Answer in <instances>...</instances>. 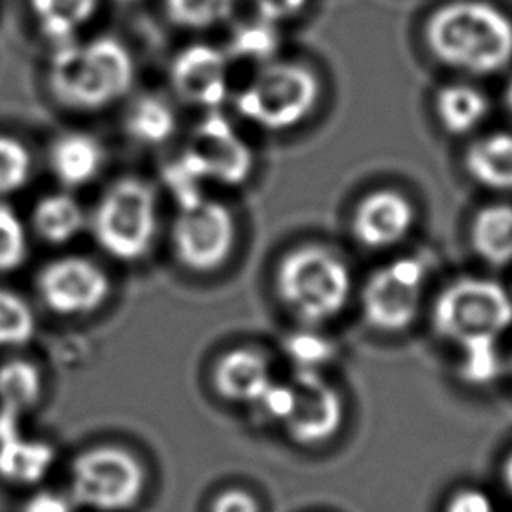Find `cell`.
Returning a JSON list of instances; mask_svg holds the SVG:
<instances>
[{
	"instance_id": "cell-2",
	"label": "cell",
	"mask_w": 512,
	"mask_h": 512,
	"mask_svg": "<svg viewBox=\"0 0 512 512\" xmlns=\"http://www.w3.org/2000/svg\"><path fill=\"white\" fill-rule=\"evenodd\" d=\"M424 36L446 66L470 74H492L512 62V18L482 0H456L436 8Z\"/></svg>"
},
{
	"instance_id": "cell-16",
	"label": "cell",
	"mask_w": 512,
	"mask_h": 512,
	"mask_svg": "<svg viewBox=\"0 0 512 512\" xmlns=\"http://www.w3.org/2000/svg\"><path fill=\"white\" fill-rule=\"evenodd\" d=\"M214 384L220 396L230 402L256 404L272 384L270 368L260 352L238 348L222 356L214 372Z\"/></svg>"
},
{
	"instance_id": "cell-11",
	"label": "cell",
	"mask_w": 512,
	"mask_h": 512,
	"mask_svg": "<svg viewBox=\"0 0 512 512\" xmlns=\"http://www.w3.org/2000/svg\"><path fill=\"white\" fill-rule=\"evenodd\" d=\"M38 290L48 308L58 314L96 310L110 290L106 272L92 260L66 256L50 262L38 276Z\"/></svg>"
},
{
	"instance_id": "cell-37",
	"label": "cell",
	"mask_w": 512,
	"mask_h": 512,
	"mask_svg": "<svg viewBox=\"0 0 512 512\" xmlns=\"http://www.w3.org/2000/svg\"><path fill=\"white\" fill-rule=\"evenodd\" d=\"M502 478H504V484H506V488L512 492V452H510V456H508V458H506V462H504Z\"/></svg>"
},
{
	"instance_id": "cell-3",
	"label": "cell",
	"mask_w": 512,
	"mask_h": 512,
	"mask_svg": "<svg viewBox=\"0 0 512 512\" xmlns=\"http://www.w3.org/2000/svg\"><path fill=\"white\" fill-rule=\"evenodd\" d=\"M134 76L132 52L112 36L54 46L48 64L52 94L76 110L110 106L132 88Z\"/></svg>"
},
{
	"instance_id": "cell-26",
	"label": "cell",
	"mask_w": 512,
	"mask_h": 512,
	"mask_svg": "<svg viewBox=\"0 0 512 512\" xmlns=\"http://www.w3.org/2000/svg\"><path fill=\"white\" fill-rule=\"evenodd\" d=\"M234 10V0H164V12L176 26L202 30L224 22Z\"/></svg>"
},
{
	"instance_id": "cell-35",
	"label": "cell",
	"mask_w": 512,
	"mask_h": 512,
	"mask_svg": "<svg viewBox=\"0 0 512 512\" xmlns=\"http://www.w3.org/2000/svg\"><path fill=\"white\" fill-rule=\"evenodd\" d=\"M76 504L72 498H66L56 492H38L24 504L22 512H74Z\"/></svg>"
},
{
	"instance_id": "cell-13",
	"label": "cell",
	"mask_w": 512,
	"mask_h": 512,
	"mask_svg": "<svg viewBox=\"0 0 512 512\" xmlns=\"http://www.w3.org/2000/svg\"><path fill=\"white\" fill-rule=\"evenodd\" d=\"M170 80L182 100L214 110L230 92L228 56L210 44H190L172 60Z\"/></svg>"
},
{
	"instance_id": "cell-36",
	"label": "cell",
	"mask_w": 512,
	"mask_h": 512,
	"mask_svg": "<svg viewBox=\"0 0 512 512\" xmlns=\"http://www.w3.org/2000/svg\"><path fill=\"white\" fill-rule=\"evenodd\" d=\"M210 512H260V508L248 492L226 490L214 500Z\"/></svg>"
},
{
	"instance_id": "cell-1",
	"label": "cell",
	"mask_w": 512,
	"mask_h": 512,
	"mask_svg": "<svg viewBox=\"0 0 512 512\" xmlns=\"http://www.w3.org/2000/svg\"><path fill=\"white\" fill-rule=\"evenodd\" d=\"M436 332L464 350L462 376L486 382L496 376V338L512 324V298L502 284L488 278H460L434 302Z\"/></svg>"
},
{
	"instance_id": "cell-12",
	"label": "cell",
	"mask_w": 512,
	"mask_h": 512,
	"mask_svg": "<svg viewBox=\"0 0 512 512\" xmlns=\"http://www.w3.org/2000/svg\"><path fill=\"white\" fill-rule=\"evenodd\" d=\"M186 152L206 180L226 186L242 184L252 172V150L224 114L210 112L194 130Z\"/></svg>"
},
{
	"instance_id": "cell-4",
	"label": "cell",
	"mask_w": 512,
	"mask_h": 512,
	"mask_svg": "<svg viewBox=\"0 0 512 512\" xmlns=\"http://www.w3.org/2000/svg\"><path fill=\"white\" fill-rule=\"evenodd\" d=\"M276 286L282 302L304 322L320 324L342 312L350 296V272L328 248L306 244L284 256Z\"/></svg>"
},
{
	"instance_id": "cell-9",
	"label": "cell",
	"mask_w": 512,
	"mask_h": 512,
	"mask_svg": "<svg viewBox=\"0 0 512 512\" xmlns=\"http://www.w3.org/2000/svg\"><path fill=\"white\" fill-rule=\"evenodd\" d=\"M234 220L226 206L214 200H200L180 208L174 224V248L184 266L208 272L218 268L234 246Z\"/></svg>"
},
{
	"instance_id": "cell-27",
	"label": "cell",
	"mask_w": 512,
	"mask_h": 512,
	"mask_svg": "<svg viewBox=\"0 0 512 512\" xmlns=\"http://www.w3.org/2000/svg\"><path fill=\"white\" fill-rule=\"evenodd\" d=\"M34 330L36 318L28 302L16 292L0 288V348L28 342Z\"/></svg>"
},
{
	"instance_id": "cell-31",
	"label": "cell",
	"mask_w": 512,
	"mask_h": 512,
	"mask_svg": "<svg viewBox=\"0 0 512 512\" xmlns=\"http://www.w3.org/2000/svg\"><path fill=\"white\" fill-rule=\"evenodd\" d=\"M284 348L298 370H316L318 364L332 356V344L312 332H296L286 342Z\"/></svg>"
},
{
	"instance_id": "cell-33",
	"label": "cell",
	"mask_w": 512,
	"mask_h": 512,
	"mask_svg": "<svg viewBox=\"0 0 512 512\" xmlns=\"http://www.w3.org/2000/svg\"><path fill=\"white\" fill-rule=\"evenodd\" d=\"M252 2L258 10V18L268 20L272 24H278L282 20L296 16L306 6V0H252Z\"/></svg>"
},
{
	"instance_id": "cell-6",
	"label": "cell",
	"mask_w": 512,
	"mask_h": 512,
	"mask_svg": "<svg viewBox=\"0 0 512 512\" xmlns=\"http://www.w3.org/2000/svg\"><path fill=\"white\" fill-rule=\"evenodd\" d=\"M92 230L110 256L126 262L142 258L156 234V198L150 186L136 178L112 184L94 210Z\"/></svg>"
},
{
	"instance_id": "cell-25",
	"label": "cell",
	"mask_w": 512,
	"mask_h": 512,
	"mask_svg": "<svg viewBox=\"0 0 512 512\" xmlns=\"http://www.w3.org/2000/svg\"><path fill=\"white\" fill-rule=\"evenodd\" d=\"M278 48H280V32L276 24L256 18V20L242 22L234 28L228 42L226 56L268 64L274 60Z\"/></svg>"
},
{
	"instance_id": "cell-24",
	"label": "cell",
	"mask_w": 512,
	"mask_h": 512,
	"mask_svg": "<svg viewBox=\"0 0 512 512\" xmlns=\"http://www.w3.org/2000/svg\"><path fill=\"white\" fill-rule=\"evenodd\" d=\"M42 394L40 372L26 360H10L0 366V408L24 414Z\"/></svg>"
},
{
	"instance_id": "cell-38",
	"label": "cell",
	"mask_w": 512,
	"mask_h": 512,
	"mask_svg": "<svg viewBox=\"0 0 512 512\" xmlns=\"http://www.w3.org/2000/svg\"><path fill=\"white\" fill-rule=\"evenodd\" d=\"M506 102H508V106H510V110H512V80H510V84H508V88H506Z\"/></svg>"
},
{
	"instance_id": "cell-23",
	"label": "cell",
	"mask_w": 512,
	"mask_h": 512,
	"mask_svg": "<svg viewBox=\"0 0 512 512\" xmlns=\"http://www.w3.org/2000/svg\"><path fill=\"white\" fill-rule=\"evenodd\" d=\"M126 130L138 142L162 144L176 130V114L164 98L146 94L128 108Z\"/></svg>"
},
{
	"instance_id": "cell-14",
	"label": "cell",
	"mask_w": 512,
	"mask_h": 512,
	"mask_svg": "<svg viewBox=\"0 0 512 512\" xmlns=\"http://www.w3.org/2000/svg\"><path fill=\"white\" fill-rule=\"evenodd\" d=\"M414 224V206L396 190L368 194L354 210L352 232L368 248H388L408 236Z\"/></svg>"
},
{
	"instance_id": "cell-18",
	"label": "cell",
	"mask_w": 512,
	"mask_h": 512,
	"mask_svg": "<svg viewBox=\"0 0 512 512\" xmlns=\"http://www.w3.org/2000/svg\"><path fill=\"white\" fill-rule=\"evenodd\" d=\"M464 164L468 174L492 190H512V134L496 132L476 140Z\"/></svg>"
},
{
	"instance_id": "cell-5",
	"label": "cell",
	"mask_w": 512,
	"mask_h": 512,
	"mask_svg": "<svg viewBox=\"0 0 512 512\" xmlns=\"http://www.w3.org/2000/svg\"><path fill=\"white\" fill-rule=\"evenodd\" d=\"M320 82L316 74L294 62H268L236 94V110L268 130L300 124L316 106Z\"/></svg>"
},
{
	"instance_id": "cell-21",
	"label": "cell",
	"mask_w": 512,
	"mask_h": 512,
	"mask_svg": "<svg viewBox=\"0 0 512 512\" xmlns=\"http://www.w3.org/2000/svg\"><path fill=\"white\" fill-rule=\"evenodd\" d=\"M488 112L486 96L468 84H450L436 94V114L450 134L474 130Z\"/></svg>"
},
{
	"instance_id": "cell-20",
	"label": "cell",
	"mask_w": 512,
	"mask_h": 512,
	"mask_svg": "<svg viewBox=\"0 0 512 512\" xmlns=\"http://www.w3.org/2000/svg\"><path fill=\"white\" fill-rule=\"evenodd\" d=\"M96 6L98 0H30L38 30L54 46L76 40L94 16Z\"/></svg>"
},
{
	"instance_id": "cell-29",
	"label": "cell",
	"mask_w": 512,
	"mask_h": 512,
	"mask_svg": "<svg viewBox=\"0 0 512 512\" xmlns=\"http://www.w3.org/2000/svg\"><path fill=\"white\" fill-rule=\"evenodd\" d=\"M30 176L28 150L10 136L0 134V196L20 190Z\"/></svg>"
},
{
	"instance_id": "cell-22",
	"label": "cell",
	"mask_w": 512,
	"mask_h": 512,
	"mask_svg": "<svg viewBox=\"0 0 512 512\" xmlns=\"http://www.w3.org/2000/svg\"><path fill=\"white\" fill-rule=\"evenodd\" d=\"M32 222L44 240L62 244L78 236L84 228V210L70 194L54 192L38 200Z\"/></svg>"
},
{
	"instance_id": "cell-15",
	"label": "cell",
	"mask_w": 512,
	"mask_h": 512,
	"mask_svg": "<svg viewBox=\"0 0 512 512\" xmlns=\"http://www.w3.org/2000/svg\"><path fill=\"white\" fill-rule=\"evenodd\" d=\"M20 418L0 408V478L16 486H30L50 472L54 450L44 440L24 436Z\"/></svg>"
},
{
	"instance_id": "cell-10",
	"label": "cell",
	"mask_w": 512,
	"mask_h": 512,
	"mask_svg": "<svg viewBox=\"0 0 512 512\" xmlns=\"http://www.w3.org/2000/svg\"><path fill=\"white\" fill-rule=\"evenodd\" d=\"M292 386V408L284 426L300 444L330 440L344 422V404L334 386L316 370H298Z\"/></svg>"
},
{
	"instance_id": "cell-32",
	"label": "cell",
	"mask_w": 512,
	"mask_h": 512,
	"mask_svg": "<svg viewBox=\"0 0 512 512\" xmlns=\"http://www.w3.org/2000/svg\"><path fill=\"white\" fill-rule=\"evenodd\" d=\"M266 418L278 420L284 424L286 416L292 408V386L290 384H278L272 380V384L264 390V394L254 404Z\"/></svg>"
},
{
	"instance_id": "cell-34",
	"label": "cell",
	"mask_w": 512,
	"mask_h": 512,
	"mask_svg": "<svg viewBox=\"0 0 512 512\" xmlns=\"http://www.w3.org/2000/svg\"><path fill=\"white\" fill-rule=\"evenodd\" d=\"M444 512H494V506L482 490L464 488L448 500Z\"/></svg>"
},
{
	"instance_id": "cell-30",
	"label": "cell",
	"mask_w": 512,
	"mask_h": 512,
	"mask_svg": "<svg viewBox=\"0 0 512 512\" xmlns=\"http://www.w3.org/2000/svg\"><path fill=\"white\" fill-rule=\"evenodd\" d=\"M28 252L26 230L18 214L0 204V272H10L18 268Z\"/></svg>"
},
{
	"instance_id": "cell-17",
	"label": "cell",
	"mask_w": 512,
	"mask_h": 512,
	"mask_svg": "<svg viewBox=\"0 0 512 512\" xmlns=\"http://www.w3.org/2000/svg\"><path fill=\"white\" fill-rule=\"evenodd\" d=\"M104 162L100 142L86 132L62 134L50 150V166L66 186H82L96 178Z\"/></svg>"
},
{
	"instance_id": "cell-28",
	"label": "cell",
	"mask_w": 512,
	"mask_h": 512,
	"mask_svg": "<svg viewBox=\"0 0 512 512\" xmlns=\"http://www.w3.org/2000/svg\"><path fill=\"white\" fill-rule=\"evenodd\" d=\"M164 182L180 208H188L204 200L202 186L208 182L194 162V158L184 150L176 160L164 168Z\"/></svg>"
},
{
	"instance_id": "cell-19",
	"label": "cell",
	"mask_w": 512,
	"mask_h": 512,
	"mask_svg": "<svg viewBox=\"0 0 512 512\" xmlns=\"http://www.w3.org/2000/svg\"><path fill=\"white\" fill-rule=\"evenodd\" d=\"M470 242L474 252L492 266L512 262V206L488 204L472 220Z\"/></svg>"
},
{
	"instance_id": "cell-8",
	"label": "cell",
	"mask_w": 512,
	"mask_h": 512,
	"mask_svg": "<svg viewBox=\"0 0 512 512\" xmlns=\"http://www.w3.org/2000/svg\"><path fill=\"white\" fill-rule=\"evenodd\" d=\"M426 268L416 258H398L378 268L362 292L366 322L382 332H402L418 316Z\"/></svg>"
},
{
	"instance_id": "cell-7",
	"label": "cell",
	"mask_w": 512,
	"mask_h": 512,
	"mask_svg": "<svg viewBox=\"0 0 512 512\" xmlns=\"http://www.w3.org/2000/svg\"><path fill=\"white\" fill-rule=\"evenodd\" d=\"M144 488V470L126 450L100 446L82 452L70 470V492L78 506L98 512L132 508Z\"/></svg>"
}]
</instances>
